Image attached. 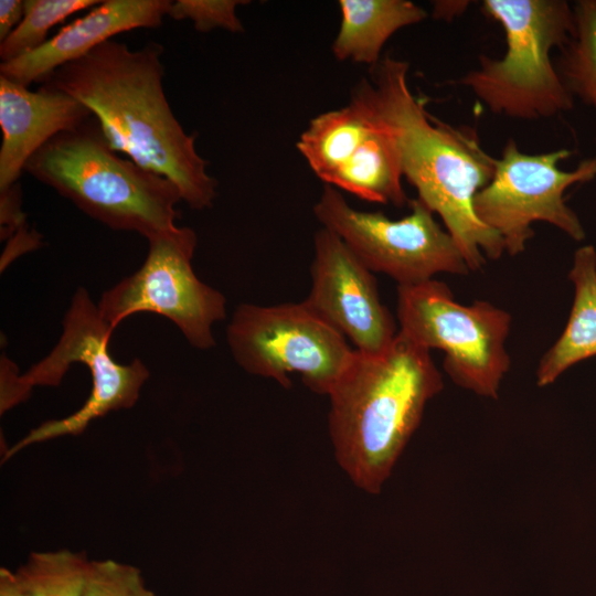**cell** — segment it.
<instances>
[{"label":"cell","instance_id":"obj_1","mask_svg":"<svg viewBox=\"0 0 596 596\" xmlns=\"http://www.w3.org/2000/svg\"><path fill=\"white\" fill-rule=\"evenodd\" d=\"M408 64L386 55L370 67L350 102L393 139L403 177L417 198L437 213L456 241L471 272L505 252L501 237L473 211V199L493 177L496 158L481 147L477 131L456 127L426 110L412 93Z\"/></svg>","mask_w":596,"mask_h":596},{"label":"cell","instance_id":"obj_2","mask_svg":"<svg viewBox=\"0 0 596 596\" xmlns=\"http://www.w3.org/2000/svg\"><path fill=\"white\" fill-rule=\"evenodd\" d=\"M162 54L163 46L156 42L131 50L111 39L42 84L84 104L115 151L172 181L191 209H209L217 180L207 173L195 137L183 130L168 103Z\"/></svg>","mask_w":596,"mask_h":596},{"label":"cell","instance_id":"obj_3","mask_svg":"<svg viewBox=\"0 0 596 596\" xmlns=\"http://www.w3.org/2000/svg\"><path fill=\"white\" fill-rule=\"evenodd\" d=\"M443 387L430 350L401 330L377 354L354 351L328 394L334 457L354 486L370 494L381 492L426 404Z\"/></svg>","mask_w":596,"mask_h":596},{"label":"cell","instance_id":"obj_4","mask_svg":"<svg viewBox=\"0 0 596 596\" xmlns=\"http://www.w3.org/2000/svg\"><path fill=\"white\" fill-rule=\"evenodd\" d=\"M24 171L113 230L148 240L177 227L175 205L182 201L178 187L118 156L94 116L54 136Z\"/></svg>","mask_w":596,"mask_h":596},{"label":"cell","instance_id":"obj_5","mask_svg":"<svg viewBox=\"0 0 596 596\" xmlns=\"http://www.w3.org/2000/svg\"><path fill=\"white\" fill-rule=\"evenodd\" d=\"M482 12L505 34L501 58L479 57V66L460 84L493 114L536 120L574 107L551 53L573 30V4L565 0H485Z\"/></svg>","mask_w":596,"mask_h":596},{"label":"cell","instance_id":"obj_6","mask_svg":"<svg viewBox=\"0 0 596 596\" xmlns=\"http://www.w3.org/2000/svg\"><path fill=\"white\" fill-rule=\"evenodd\" d=\"M114 330L86 288H77L64 316L57 343L46 356L20 375V383L30 396L34 386L60 385L68 369L74 363H81L91 373L89 396L75 413L46 421L31 429L7 449L4 461L28 446L79 435L91 422L109 412L130 408L137 403L141 387L149 377V370L140 359H134L129 364L114 360L109 352Z\"/></svg>","mask_w":596,"mask_h":596},{"label":"cell","instance_id":"obj_7","mask_svg":"<svg viewBox=\"0 0 596 596\" xmlns=\"http://www.w3.org/2000/svg\"><path fill=\"white\" fill-rule=\"evenodd\" d=\"M400 330L424 348L445 353L444 370L462 389L498 398L510 369L505 340L511 315L486 300L462 305L449 287L430 279L397 286Z\"/></svg>","mask_w":596,"mask_h":596},{"label":"cell","instance_id":"obj_8","mask_svg":"<svg viewBox=\"0 0 596 596\" xmlns=\"http://www.w3.org/2000/svg\"><path fill=\"white\" fill-rule=\"evenodd\" d=\"M235 362L246 372L290 387V374L317 394L330 393L354 351L347 338L304 301L241 304L226 328Z\"/></svg>","mask_w":596,"mask_h":596},{"label":"cell","instance_id":"obj_9","mask_svg":"<svg viewBox=\"0 0 596 596\" xmlns=\"http://www.w3.org/2000/svg\"><path fill=\"white\" fill-rule=\"evenodd\" d=\"M408 204V215L391 220L352 207L340 190L324 184L313 214L368 269L390 276L397 286L422 284L439 273L468 274L461 251L435 213L418 198Z\"/></svg>","mask_w":596,"mask_h":596},{"label":"cell","instance_id":"obj_10","mask_svg":"<svg viewBox=\"0 0 596 596\" xmlns=\"http://www.w3.org/2000/svg\"><path fill=\"white\" fill-rule=\"evenodd\" d=\"M570 156L567 149L525 153L512 138L508 139L501 158L496 159L492 179L473 199V211L501 237L509 255L524 252L536 221L557 227L575 241L585 238L584 226L565 203L564 193L574 184L596 179V156L581 161L572 171L561 170L558 163Z\"/></svg>","mask_w":596,"mask_h":596},{"label":"cell","instance_id":"obj_11","mask_svg":"<svg viewBox=\"0 0 596 596\" xmlns=\"http://www.w3.org/2000/svg\"><path fill=\"white\" fill-rule=\"evenodd\" d=\"M148 243L142 265L102 295L100 315L115 329L135 313L153 312L171 320L192 347L213 348V324L225 318L226 298L193 270L195 232L177 226Z\"/></svg>","mask_w":596,"mask_h":596},{"label":"cell","instance_id":"obj_12","mask_svg":"<svg viewBox=\"0 0 596 596\" xmlns=\"http://www.w3.org/2000/svg\"><path fill=\"white\" fill-rule=\"evenodd\" d=\"M311 287L302 300L364 354L385 350L398 330L382 304L376 280L333 232L321 227L313 237Z\"/></svg>","mask_w":596,"mask_h":596},{"label":"cell","instance_id":"obj_13","mask_svg":"<svg viewBox=\"0 0 596 596\" xmlns=\"http://www.w3.org/2000/svg\"><path fill=\"white\" fill-rule=\"evenodd\" d=\"M170 0H105L63 26L36 50L0 64V76L29 87L44 83L60 67L88 54L113 36L139 28H157Z\"/></svg>","mask_w":596,"mask_h":596},{"label":"cell","instance_id":"obj_14","mask_svg":"<svg viewBox=\"0 0 596 596\" xmlns=\"http://www.w3.org/2000/svg\"><path fill=\"white\" fill-rule=\"evenodd\" d=\"M92 116L63 91L42 84L32 92L0 76V191L19 182L26 162L49 140Z\"/></svg>","mask_w":596,"mask_h":596},{"label":"cell","instance_id":"obj_15","mask_svg":"<svg viewBox=\"0 0 596 596\" xmlns=\"http://www.w3.org/2000/svg\"><path fill=\"white\" fill-rule=\"evenodd\" d=\"M341 21L331 45L333 56L370 67L381 60L387 40L398 30L417 24L427 12L409 0H340Z\"/></svg>","mask_w":596,"mask_h":596},{"label":"cell","instance_id":"obj_16","mask_svg":"<svg viewBox=\"0 0 596 596\" xmlns=\"http://www.w3.org/2000/svg\"><path fill=\"white\" fill-rule=\"evenodd\" d=\"M574 300L567 324L542 356L536 370L540 387L552 384L572 365L596 355V249H576L568 275Z\"/></svg>","mask_w":596,"mask_h":596},{"label":"cell","instance_id":"obj_17","mask_svg":"<svg viewBox=\"0 0 596 596\" xmlns=\"http://www.w3.org/2000/svg\"><path fill=\"white\" fill-rule=\"evenodd\" d=\"M372 125L370 135L324 184L368 202L401 207L409 200L402 185L403 173L396 146L384 129Z\"/></svg>","mask_w":596,"mask_h":596},{"label":"cell","instance_id":"obj_18","mask_svg":"<svg viewBox=\"0 0 596 596\" xmlns=\"http://www.w3.org/2000/svg\"><path fill=\"white\" fill-rule=\"evenodd\" d=\"M372 130V123L350 102L312 118L296 147L324 183L351 158Z\"/></svg>","mask_w":596,"mask_h":596},{"label":"cell","instance_id":"obj_19","mask_svg":"<svg viewBox=\"0 0 596 596\" xmlns=\"http://www.w3.org/2000/svg\"><path fill=\"white\" fill-rule=\"evenodd\" d=\"M556 70L573 98L596 111V0L574 2L573 30Z\"/></svg>","mask_w":596,"mask_h":596},{"label":"cell","instance_id":"obj_20","mask_svg":"<svg viewBox=\"0 0 596 596\" xmlns=\"http://www.w3.org/2000/svg\"><path fill=\"white\" fill-rule=\"evenodd\" d=\"M89 564L70 550L32 552L14 574L26 596H82Z\"/></svg>","mask_w":596,"mask_h":596},{"label":"cell","instance_id":"obj_21","mask_svg":"<svg viewBox=\"0 0 596 596\" xmlns=\"http://www.w3.org/2000/svg\"><path fill=\"white\" fill-rule=\"evenodd\" d=\"M99 2V0H25L22 21L0 42L1 63L36 50L47 41V33L54 25L78 11L94 8Z\"/></svg>","mask_w":596,"mask_h":596},{"label":"cell","instance_id":"obj_22","mask_svg":"<svg viewBox=\"0 0 596 596\" xmlns=\"http://www.w3.org/2000/svg\"><path fill=\"white\" fill-rule=\"evenodd\" d=\"M82 596H156L138 567L114 560L91 561Z\"/></svg>","mask_w":596,"mask_h":596},{"label":"cell","instance_id":"obj_23","mask_svg":"<svg viewBox=\"0 0 596 596\" xmlns=\"http://www.w3.org/2000/svg\"><path fill=\"white\" fill-rule=\"evenodd\" d=\"M245 0H177L171 1L168 17L174 20L189 19L199 32L224 29L232 33L244 32V26L236 14Z\"/></svg>","mask_w":596,"mask_h":596},{"label":"cell","instance_id":"obj_24","mask_svg":"<svg viewBox=\"0 0 596 596\" xmlns=\"http://www.w3.org/2000/svg\"><path fill=\"white\" fill-rule=\"evenodd\" d=\"M25 225V214L22 211V191L18 182L0 191L1 240L10 238Z\"/></svg>","mask_w":596,"mask_h":596},{"label":"cell","instance_id":"obj_25","mask_svg":"<svg viewBox=\"0 0 596 596\" xmlns=\"http://www.w3.org/2000/svg\"><path fill=\"white\" fill-rule=\"evenodd\" d=\"M1 375V397H0V412L3 414L11 407L25 401L20 383H19V369L6 354L1 355L0 363Z\"/></svg>","mask_w":596,"mask_h":596},{"label":"cell","instance_id":"obj_26","mask_svg":"<svg viewBox=\"0 0 596 596\" xmlns=\"http://www.w3.org/2000/svg\"><path fill=\"white\" fill-rule=\"evenodd\" d=\"M40 245V236L28 230V226L21 227L15 234L10 237L3 258L1 259V269L10 263V260L20 254L32 251Z\"/></svg>","mask_w":596,"mask_h":596},{"label":"cell","instance_id":"obj_27","mask_svg":"<svg viewBox=\"0 0 596 596\" xmlns=\"http://www.w3.org/2000/svg\"><path fill=\"white\" fill-rule=\"evenodd\" d=\"M24 15V1H0V42L15 30Z\"/></svg>","mask_w":596,"mask_h":596},{"label":"cell","instance_id":"obj_28","mask_svg":"<svg viewBox=\"0 0 596 596\" xmlns=\"http://www.w3.org/2000/svg\"><path fill=\"white\" fill-rule=\"evenodd\" d=\"M433 3V17L446 21L462 13L469 4L468 1H434Z\"/></svg>","mask_w":596,"mask_h":596},{"label":"cell","instance_id":"obj_29","mask_svg":"<svg viewBox=\"0 0 596 596\" xmlns=\"http://www.w3.org/2000/svg\"><path fill=\"white\" fill-rule=\"evenodd\" d=\"M0 596H26L15 574L7 567L0 568Z\"/></svg>","mask_w":596,"mask_h":596}]
</instances>
